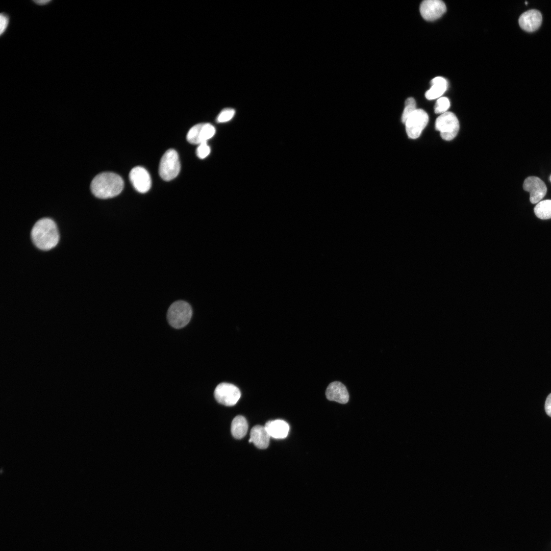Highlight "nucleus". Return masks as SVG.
<instances>
[{
    "mask_svg": "<svg viewBox=\"0 0 551 551\" xmlns=\"http://www.w3.org/2000/svg\"><path fill=\"white\" fill-rule=\"evenodd\" d=\"M542 21V17L540 12L535 9L530 10L523 13L518 19L520 28L528 32L538 30Z\"/></svg>",
    "mask_w": 551,
    "mask_h": 551,
    "instance_id": "nucleus-12",
    "label": "nucleus"
},
{
    "mask_svg": "<svg viewBox=\"0 0 551 551\" xmlns=\"http://www.w3.org/2000/svg\"><path fill=\"white\" fill-rule=\"evenodd\" d=\"M10 16L9 14L4 12L0 14V35L2 37L7 31L10 23Z\"/></svg>",
    "mask_w": 551,
    "mask_h": 551,
    "instance_id": "nucleus-22",
    "label": "nucleus"
},
{
    "mask_svg": "<svg viewBox=\"0 0 551 551\" xmlns=\"http://www.w3.org/2000/svg\"><path fill=\"white\" fill-rule=\"evenodd\" d=\"M416 102L414 98L409 97L405 101V107L402 116V121L405 123L408 117L416 110Z\"/></svg>",
    "mask_w": 551,
    "mask_h": 551,
    "instance_id": "nucleus-19",
    "label": "nucleus"
},
{
    "mask_svg": "<svg viewBox=\"0 0 551 551\" xmlns=\"http://www.w3.org/2000/svg\"><path fill=\"white\" fill-rule=\"evenodd\" d=\"M325 396L329 400L335 401L341 404H346L349 398L346 386L339 381L333 382L328 386Z\"/></svg>",
    "mask_w": 551,
    "mask_h": 551,
    "instance_id": "nucleus-13",
    "label": "nucleus"
},
{
    "mask_svg": "<svg viewBox=\"0 0 551 551\" xmlns=\"http://www.w3.org/2000/svg\"><path fill=\"white\" fill-rule=\"evenodd\" d=\"M431 88L425 92V97L429 100L440 98L446 91L448 83L445 79L442 77H437L431 81Z\"/></svg>",
    "mask_w": 551,
    "mask_h": 551,
    "instance_id": "nucleus-16",
    "label": "nucleus"
},
{
    "mask_svg": "<svg viewBox=\"0 0 551 551\" xmlns=\"http://www.w3.org/2000/svg\"><path fill=\"white\" fill-rule=\"evenodd\" d=\"M270 436L265 427L254 426L251 430L249 442H252L258 448L265 449L269 443Z\"/></svg>",
    "mask_w": 551,
    "mask_h": 551,
    "instance_id": "nucleus-14",
    "label": "nucleus"
},
{
    "mask_svg": "<svg viewBox=\"0 0 551 551\" xmlns=\"http://www.w3.org/2000/svg\"><path fill=\"white\" fill-rule=\"evenodd\" d=\"M536 216L543 220L551 218V200H543L538 203L534 209Z\"/></svg>",
    "mask_w": 551,
    "mask_h": 551,
    "instance_id": "nucleus-18",
    "label": "nucleus"
},
{
    "mask_svg": "<svg viewBox=\"0 0 551 551\" xmlns=\"http://www.w3.org/2000/svg\"><path fill=\"white\" fill-rule=\"evenodd\" d=\"M130 180L134 188L139 192L145 193L151 187V179L148 171L143 167L136 166L131 170Z\"/></svg>",
    "mask_w": 551,
    "mask_h": 551,
    "instance_id": "nucleus-11",
    "label": "nucleus"
},
{
    "mask_svg": "<svg viewBox=\"0 0 551 551\" xmlns=\"http://www.w3.org/2000/svg\"><path fill=\"white\" fill-rule=\"evenodd\" d=\"M435 129L440 132L443 139L449 141L457 135L459 130V122L454 113L447 111L437 117L435 122Z\"/></svg>",
    "mask_w": 551,
    "mask_h": 551,
    "instance_id": "nucleus-5",
    "label": "nucleus"
},
{
    "mask_svg": "<svg viewBox=\"0 0 551 551\" xmlns=\"http://www.w3.org/2000/svg\"><path fill=\"white\" fill-rule=\"evenodd\" d=\"M450 107L449 99L446 97L439 98L435 105L434 111L436 114H443L447 112Z\"/></svg>",
    "mask_w": 551,
    "mask_h": 551,
    "instance_id": "nucleus-20",
    "label": "nucleus"
},
{
    "mask_svg": "<svg viewBox=\"0 0 551 551\" xmlns=\"http://www.w3.org/2000/svg\"><path fill=\"white\" fill-rule=\"evenodd\" d=\"M210 152V148L207 142H203L199 144L196 149L197 156L200 159H204L207 157Z\"/></svg>",
    "mask_w": 551,
    "mask_h": 551,
    "instance_id": "nucleus-23",
    "label": "nucleus"
},
{
    "mask_svg": "<svg viewBox=\"0 0 551 551\" xmlns=\"http://www.w3.org/2000/svg\"><path fill=\"white\" fill-rule=\"evenodd\" d=\"M192 314L191 307L188 303L178 300L169 307L167 314V320L171 327L180 329L189 323Z\"/></svg>",
    "mask_w": 551,
    "mask_h": 551,
    "instance_id": "nucleus-3",
    "label": "nucleus"
},
{
    "mask_svg": "<svg viewBox=\"0 0 551 551\" xmlns=\"http://www.w3.org/2000/svg\"><path fill=\"white\" fill-rule=\"evenodd\" d=\"M550 181H551V176H550Z\"/></svg>",
    "mask_w": 551,
    "mask_h": 551,
    "instance_id": "nucleus-27",
    "label": "nucleus"
},
{
    "mask_svg": "<svg viewBox=\"0 0 551 551\" xmlns=\"http://www.w3.org/2000/svg\"><path fill=\"white\" fill-rule=\"evenodd\" d=\"M31 236L35 245L43 251L54 248L59 240L56 224L48 218H43L38 220L33 227Z\"/></svg>",
    "mask_w": 551,
    "mask_h": 551,
    "instance_id": "nucleus-1",
    "label": "nucleus"
},
{
    "mask_svg": "<svg viewBox=\"0 0 551 551\" xmlns=\"http://www.w3.org/2000/svg\"><path fill=\"white\" fill-rule=\"evenodd\" d=\"M544 408L546 413L551 417V393L547 396L546 399Z\"/></svg>",
    "mask_w": 551,
    "mask_h": 551,
    "instance_id": "nucleus-24",
    "label": "nucleus"
},
{
    "mask_svg": "<svg viewBox=\"0 0 551 551\" xmlns=\"http://www.w3.org/2000/svg\"><path fill=\"white\" fill-rule=\"evenodd\" d=\"M33 2H34V3L35 4H36V5H37L38 6H45V5H48L49 3L52 2V1H51V0H49V1H48V0H45V1L41 0V1H33Z\"/></svg>",
    "mask_w": 551,
    "mask_h": 551,
    "instance_id": "nucleus-25",
    "label": "nucleus"
},
{
    "mask_svg": "<svg viewBox=\"0 0 551 551\" xmlns=\"http://www.w3.org/2000/svg\"><path fill=\"white\" fill-rule=\"evenodd\" d=\"M422 17L428 21L440 18L446 10L445 4L440 0H425L420 5Z\"/></svg>",
    "mask_w": 551,
    "mask_h": 551,
    "instance_id": "nucleus-10",
    "label": "nucleus"
},
{
    "mask_svg": "<svg viewBox=\"0 0 551 551\" xmlns=\"http://www.w3.org/2000/svg\"><path fill=\"white\" fill-rule=\"evenodd\" d=\"M429 116L427 112L421 109H417L407 119L405 122L406 130L409 137L417 138L427 125Z\"/></svg>",
    "mask_w": 551,
    "mask_h": 551,
    "instance_id": "nucleus-6",
    "label": "nucleus"
},
{
    "mask_svg": "<svg viewBox=\"0 0 551 551\" xmlns=\"http://www.w3.org/2000/svg\"><path fill=\"white\" fill-rule=\"evenodd\" d=\"M525 5H527V4H528V2H525Z\"/></svg>",
    "mask_w": 551,
    "mask_h": 551,
    "instance_id": "nucleus-26",
    "label": "nucleus"
},
{
    "mask_svg": "<svg viewBox=\"0 0 551 551\" xmlns=\"http://www.w3.org/2000/svg\"><path fill=\"white\" fill-rule=\"evenodd\" d=\"M523 189L530 193V201L532 204H537L545 195L547 187L543 181L537 177L526 178L523 184Z\"/></svg>",
    "mask_w": 551,
    "mask_h": 551,
    "instance_id": "nucleus-9",
    "label": "nucleus"
},
{
    "mask_svg": "<svg viewBox=\"0 0 551 551\" xmlns=\"http://www.w3.org/2000/svg\"><path fill=\"white\" fill-rule=\"evenodd\" d=\"M124 182L120 176L113 172H105L96 176L90 188L96 197L107 199L115 197L122 190Z\"/></svg>",
    "mask_w": 551,
    "mask_h": 551,
    "instance_id": "nucleus-2",
    "label": "nucleus"
},
{
    "mask_svg": "<svg viewBox=\"0 0 551 551\" xmlns=\"http://www.w3.org/2000/svg\"><path fill=\"white\" fill-rule=\"evenodd\" d=\"M215 133V129L209 123H201L193 126L187 134V140L191 144L207 142Z\"/></svg>",
    "mask_w": 551,
    "mask_h": 551,
    "instance_id": "nucleus-8",
    "label": "nucleus"
},
{
    "mask_svg": "<svg viewBox=\"0 0 551 551\" xmlns=\"http://www.w3.org/2000/svg\"><path fill=\"white\" fill-rule=\"evenodd\" d=\"M235 111L231 108H226L222 110L217 117L218 122H226L230 120L234 116Z\"/></svg>",
    "mask_w": 551,
    "mask_h": 551,
    "instance_id": "nucleus-21",
    "label": "nucleus"
},
{
    "mask_svg": "<svg viewBox=\"0 0 551 551\" xmlns=\"http://www.w3.org/2000/svg\"><path fill=\"white\" fill-rule=\"evenodd\" d=\"M214 394L217 402L226 406L235 405L241 396V392L238 388L228 383H222L218 385Z\"/></svg>",
    "mask_w": 551,
    "mask_h": 551,
    "instance_id": "nucleus-7",
    "label": "nucleus"
},
{
    "mask_svg": "<svg viewBox=\"0 0 551 551\" xmlns=\"http://www.w3.org/2000/svg\"><path fill=\"white\" fill-rule=\"evenodd\" d=\"M248 424L245 418L242 416H236L231 423V433L237 439L243 438L246 434Z\"/></svg>",
    "mask_w": 551,
    "mask_h": 551,
    "instance_id": "nucleus-17",
    "label": "nucleus"
},
{
    "mask_svg": "<svg viewBox=\"0 0 551 551\" xmlns=\"http://www.w3.org/2000/svg\"><path fill=\"white\" fill-rule=\"evenodd\" d=\"M180 167L177 152L173 149H169L161 159L159 169L160 176L165 181H170L178 175Z\"/></svg>",
    "mask_w": 551,
    "mask_h": 551,
    "instance_id": "nucleus-4",
    "label": "nucleus"
},
{
    "mask_svg": "<svg viewBox=\"0 0 551 551\" xmlns=\"http://www.w3.org/2000/svg\"><path fill=\"white\" fill-rule=\"evenodd\" d=\"M264 427L270 437L275 439L286 438L289 431V424L285 421L281 419L268 421Z\"/></svg>",
    "mask_w": 551,
    "mask_h": 551,
    "instance_id": "nucleus-15",
    "label": "nucleus"
}]
</instances>
